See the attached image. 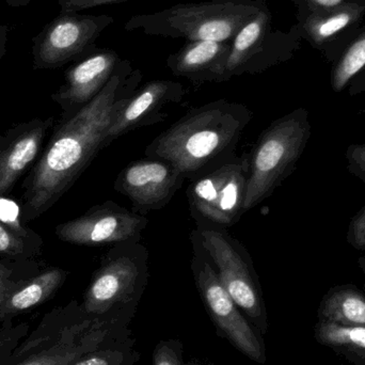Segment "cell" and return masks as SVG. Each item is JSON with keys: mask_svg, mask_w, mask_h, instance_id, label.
<instances>
[{"mask_svg": "<svg viewBox=\"0 0 365 365\" xmlns=\"http://www.w3.org/2000/svg\"><path fill=\"white\" fill-rule=\"evenodd\" d=\"M143 72L121 60L104 89L78 113L62 119L24 184L23 217L38 218L74 185L98 152L120 109L136 91Z\"/></svg>", "mask_w": 365, "mask_h": 365, "instance_id": "1", "label": "cell"}, {"mask_svg": "<svg viewBox=\"0 0 365 365\" xmlns=\"http://www.w3.org/2000/svg\"><path fill=\"white\" fill-rule=\"evenodd\" d=\"M252 118L248 107L225 98L195 107L158 135L145 156L171 163L190 181L237 156Z\"/></svg>", "mask_w": 365, "mask_h": 365, "instance_id": "2", "label": "cell"}, {"mask_svg": "<svg viewBox=\"0 0 365 365\" xmlns=\"http://www.w3.org/2000/svg\"><path fill=\"white\" fill-rule=\"evenodd\" d=\"M265 0H212L179 4L126 21L125 31L147 36L231 43L237 32L264 6Z\"/></svg>", "mask_w": 365, "mask_h": 365, "instance_id": "3", "label": "cell"}, {"mask_svg": "<svg viewBox=\"0 0 365 365\" xmlns=\"http://www.w3.org/2000/svg\"><path fill=\"white\" fill-rule=\"evenodd\" d=\"M149 250L140 242L111 246L81 304L92 319H115L130 325L149 283Z\"/></svg>", "mask_w": 365, "mask_h": 365, "instance_id": "4", "label": "cell"}, {"mask_svg": "<svg viewBox=\"0 0 365 365\" xmlns=\"http://www.w3.org/2000/svg\"><path fill=\"white\" fill-rule=\"evenodd\" d=\"M307 109L298 108L272 122L249 153L244 212L259 205L295 170L311 137Z\"/></svg>", "mask_w": 365, "mask_h": 365, "instance_id": "5", "label": "cell"}, {"mask_svg": "<svg viewBox=\"0 0 365 365\" xmlns=\"http://www.w3.org/2000/svg\"><path fill=\"white\" fill-rule=\"evenodd\" d=\"M191 232L214 265L219 279L249 323L262 334L268 331V315L252 257L227 227L197 220Z\"/></svg>", "mask_w": 365, "mask_h": 365, "instance_id": "6", "label": "cell"}, {"mask_svg": "<svg viewBox=\"0 0 365 365\" xmlns=\"http://www.w3.org/2000/svg\"><path fill=\"white\" fill-rule=\"evenodd\" d=\"M190 238L192 242L191 272L217 334L249 359L257 364H265L267 357L263 336L249 323L232 299L197 240L191 235Z\"/></svg>", "mask_w": 365, "mask_h": 365, "instance_id": "7", "label": "cell"}, {"mask_svg": "<svg viewBox=\"0 0 365 365\" xmlns=\"http://www.w3.org/2000/svg\"><path fill=\"white\" fill-rule=\"evenodd\" d=\"M248 178L245 153L190 180L186 195L193 219L223 227L236 225L245 214Z\"/></svg>", "mask_w": 365, "mask_h": 365, "instance_id": "8", "label": "cell"}, {"mask_svg": "<svg viewBox=\"0 0 365 365\" xmlns=\"http://www.w3.org/2000/svg\"><path fill=\"white\" fill-rule=\"evenodd\" d=\"M113 23L110 15L60 12L32 38L34 70H55L91 55L101 34Z\"/></svg>", "mask_w": 365, "mask_h": 365, "instance_id": "9", "label": "cell"}, {"mask_svg": "<svg viewBox=\"0 0 365 365\" xmlns=\"http://www.w3.org/2000/svg\"><path fill=\"white\" fill-rule=\"evenodd\" d=\"M148 223L147 216L108 200L90 208L83 216L58 225L56 235L62 242L78 246H115L140 242Z\"/></svg>", "mask_w": 365, "mask_h": 365, "instance_id": "10", "label": "cell"}, {"mask_svg": "<svg viewBox=\"0 0 365 365\" xmlns=\"http://www.w3.org/2000/svg\"><path fill=\"white\" fill-rule=\"evenodd\" d=\"M130 331L122 322L86 317L55 340L21 355L12 354L6 365H72L86 354Z\"/></svg>", "mask_w": 365, "mask_h": 365, "instance_id": "11", "label": "cell"}, {"mask_svg": "<svg viewBox=\"0 0 365 365\" xmlns=\"http://www.w3.org/2000/svg\"><path fill=\"white\" fill-rule=\"evenodd\" d=\"M185 181L181 171L171 163L147 158L124 167L113 187L130 199L133 212L147 216L168 205Z\"/></svg>", "mask_w": 365, "mask_h": 365, "instance_id": "12", "label": "cell"}, {"mask_svg": "<svg viewBox=\"0 0 365 365\" xmlns=\"http://www.w3.org/2000/svg\"><path fill=\"white\" fill-rule=\"evenodd\" d=\"M283 44L281 34L272 31L269 9L264 6L232 40L227 81L245 74H259L278 63L284 58Z\"/></svg>", "mask_w": 365, "mask_h": 365, "instance_id": "13", "label": "cell"}, {"mask_svg": "<svg viewBox=\"0 0 365 365\" xmlns=\"http://www.w3.org/2000/svg\"><path fill=\"white\" fill-rule=\"evenodd\" d=\"M185 94L184 86L173 81L158 79L138 88L113 119L107 133V147L128 133L164 121L168 117L165 109L181 103Z\"/></svg>", "mask_w": 365, "mask_h": 365, "instance_id": "14", "label": "cell"}, {"mask_svg": "<svg viewBox=\"0 0 365 365\" xmlns=\"http://www.w3.org/2000/svg\"><path fill=\"white\" fill-rule=\"evenodd\" d=\"M117 51L98 48L66 70L64 83L51 98L62 108V119L89 104L107 85L121 62Z\"/></svg>", "mask_w": 365, "mask_h": 365, "instance_id": "15", "label": "cell"}, {"mask_svg": "<svg viewBox=\"0 0 365 365\" xmlns=\"http://www.w3.org/2000/svg\"><path fill=\"white\" fill-rule=\"evenodd\" d=\"M53 123V118L34 119L0 135V197L10 192L36 160Z\"/></svg>", "mask_w": 365, "mask_h": 365, "instance_id": "16", "label": "cell"}, {"mask_svg": "<svg viewBox=\"0 0 365 365\" xmlns=\"http://www.w3.org/2000/svg\"><path fill=\"white\" fill-rule=\"evenodd\" d=\"M231 43L214 41H187L179 51L171 53L166 66L175 76L188 79L195 85L223 83Z\"/></svg>", "mask_w": 365, "mask_h": 365, "instance_id": "17", "label": "cell"}, {"mask_svg": "<svg viewBox=\"0 0 365 365\" xmlns=\"http://www.w3.org/2000/svg\"><path fill=\"white\" fill-rule=\"evenodd\" d=\"M68 272L51 267L19 282L0 300V325L51 299L63 285Z\"/></svg>", "mask_w": 365, "mask_h": 365, "instance_id": "18", "label": "cell"}, {"mask_svg": "<svg viewBox=\"0 0 365 365\" xmlns=\"http://www.w3.org/2000/svg\"><path fill=\"white\" fill-rule=\"evenodd\" d=\"M319 322L365 327V293L353 284L338 285L327 292L317 311Z\"/></svg>", "mask_w": 365, "mask_h": 365, "instance_id": "19", "label": "cell"}, {"mask_svg": "<svg viewBox=\"0 0 365 365\" xmlns=\"http://www.w3.org/2000/svg\"><path fill=\"white\" fill-rule=\"evenodd\" d=\"M314 339L322 346L354 365H365V327H345L317 322Z\"/></svg>", "mask_w": 365, "mask_h": 365, "instance_id": "20", "label": "cell"}, {"mask_svg": "<svg viewBox=\"0 0 365 365\" xmlns=\"http://www.w3.org/2000/svg\"><path fill=\"white\" fill-rule=\"evenodd\" d=\"M139 360L140 354L135 349V339L130 331L86 354L72 365H135Z\"/></svg>", "mask_w": 365, "mask_h": 365, "instance_id": "21", "label": "cell"}, {"mask_svg": "<svg viewBox=\"0 0 365 365\" xmlns=\"http://www.w3.org/2000/svg\"><path fill=\"white\" fill-rule=\"evenodd\" d=\"M357 6L336 8L326 15L311 16L304 23V31L314 42H323L342 31L358 16Z\"/></svg>", "mask_w": 365, "mask_h": 365, "instance_id": "22", "label": "cell"}, {"mask_svg": "<svg viewBox=\"0 0 365 365\" xmlns=\"http://www.w3.org/2000/svg\"><path fill=\"white\" fill-rule=\"evenodd\" d=\"M365 66V32L358 38L341 58L332 73L331 85L334 91L340 92L351 78Z\"/></svg>", "mask_w": 365, "mask_h": 365, "instance_id": "23", "label": "cell"}, {"mask_svg": "<svg viewBox=\"0 0 365 365\" xmlns=\"http://www.w3.org/2000/svg\"><path fill=\"white\" fill-rule=\"evenodd\" d=\"M29 331L26 323L15 324L14 321L0 325V365H6L17 345L24 340Z\"/></svg>", "mask_w": 365, "mask_h": 365, "instance_id": "24", "label": "cell"}, {"mask_svg": "<svg viewBox=\"0 0 365 365\" xmlns=\"http://www.w3.org/2000/svg\"><path fill=\"white\" fill-rule=\"evenodd\" d=\"M153 365H202L197 360L186 361L181 341L163 340L153 351Z\"/></svg>", "mask_w": 365, "mask_h": 365, "instance_id": "25", "label": "cell"}, {"mask_svg": "<svg viewBox=\"0 0 365 365\" xmlns=\"http://www.w3.org/2000/svg\"><path fill=\"white\" fill-rule=\"evenodd\" d=\"M25 253V240L12 227L0 220V255H16Z\"/></svg>", "mask_w": 365, "mask_h": 365, "instance_id": "26", "label": "cell"}, {"mask_svg": "<svg viewBox=\"0 0 365 365\" xmlns=\"http://www.w3.org/2000/svg\"><path fill=\"white\" fill-rule=\"evenodd\" d=\"M346 238L356 250H365V205L351 219Z\"/></svg>", "mask_w": 365, "mask_h": 365, "instance_id": "27", "label": "cell"}, {"mask_svg": "<svg viewBox=\"0 0 365 365\" xmlns=\"http://www.w3.org/2000/svg\"><path fill=\"white\" fill-rule=\"evenodd\" d=\"M345 158L349 173L365 184V143L349 145L345 153Z\"/></svg>", "mask_w": 365, "mask_h": 365, "instance_id": "28", "label": "cell"}, {"mask_svg": "<svg viewBox=\"0 0 365 365\" xmlns=\"http://www.w3.org/2000/svg\"><path fill=\"white\" fill-rule=\"evenodd\" d=\"M25 279L27 278L12 266L0 263V300Z\"/></svg>", "mask_w": 365, "mask_h": 365, "instance_id": "29", "label": "cell"}, {"mask_svg": "<svg viewBox=\"0 0 365 365\" xmlns=\"http://www.w3.org/2000/svg\"><path fill=\"white\" fill-rule=\"evenodd\" d=\"M98 0H58L60 12H79L86 9L94 8Z\"/></svg>", "mask_w": 365, "mask_h": 365, "instance_id": "30", "label": "cell"}, {"mask_svg": "<svg viewBox=\"0 0 365 365\" xmlns=\"http://www.w3.org/2000/svg\"><path fill=\"white\" fill-rule=\"evenodd\" d=\"M9 32L10 28L6 24L0 23V59L6 53V44H8Z\"/></svg>", "mask_w": 365, "mask_h": 365, "instance_id": "31", "label": "cell"}, {"mask_svg": "<svg viewBox=\"0 0 365 365\" xmlns=\"http://www.w3.org/2000/svg\"><path fill=\"white\" fill-rule=\"evenodd\" d=\"M308 1L317 6L331 9L340 6L344 0H308Z\"/></svg>", "mask_w": 365, "mask_h": 365, "instance_id": "32", "label": "cell"}, {"mask_svg": "<svg viewBox=\"0 0 365 365\" xmlns=\"http://www.w3.org/2000/svg\"><path fill=\"white\" fill-rule=\"evenodd\" d=\"M31 1L34 0H4V2L11 8H23V6H28Z\"/></svg>", "mask_w": 365, "mask_h": 365, "instance_id": "33", "label": "cell"}, {"mask_svg": "<svg viewBox=\"0 0 365 365\" xmlns=\"http://www.w3.org/2000/svg\"><path fill=\"white\" fill-rule=\"evenodd\" d=\"M125 1V0H98L94 4V8L96 6H104V4H117V2Z\"/></svg>", "mask_w": 365, "mask_h": 365, "instance_id": "34", "label": "cell"}, {"mask_svg": "<svg viewBox=\"0 0 365 365\" xmlns=\"http://www.w3.org/2000/svg\"><path fill=\"white\" fill-rule=\"evenodd\" d=\"M358 263H359L360 268H361L362 272H364L365 274V257H360L359 261H358Z\"/></svg>", "mask_w": 365, "mask_h": 365, "instance_id": "35", "label": "cell"}, {"mask_svg": "<svg viewBox=\"0 0 365 365\" xmlns=\"http://www.w3.org/2000/svg\"><path fill=\"white\" fill-rule=\"evenodd\" d=\"M206 365H215L214 364H207Z\"/></svg>", "mask_w": 365, "mask_h": 365, "instance_id": "36", "label": "cell"}]
</instances>
